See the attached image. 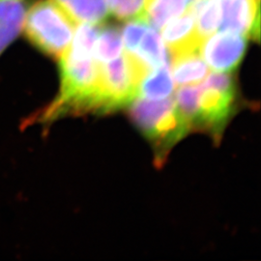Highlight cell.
Returning a JSON list of instances; mask_svg holds the SVG:
<instances>
[{"instance_id": "obj_16", "label": "cell", "mask_w": 261, "mask_h": 261, "mask_svg": "<svg viewBox=\"0 0 261 261\" xmlns=\"http://www.w3.org/2000/svg\"><path fill=\"white\" fill-rule=\"evenodd\" d=\"M109 9L116 19H140L147 0H107Z\"/></svg>"}, {"instance_id": "obj_10", "label": "cell", "mask_w": 261, "mask_h": 261, "mask_svg": "<svg viewBox=\"0 0 261 261\" xmlns=\"http://www.w3.org/2000/svg\"><path fill=\"white\" fill-rule=\"evenodd\" d=\"M173 88L174 83L169 65L161 66L143 77L138 89V97L148 100H163L169 98Z\"/></svg>"}, {"instance_id": "obj_4", "label": "cell", "mask_w": 261, "mask_h": 261, "mask_svg": "<svg viewBox=\"0 0 261 261\" xmlns=\"http://www.w3.org/2000/svg\"><path fill=\"white\" fill-rule=\"evenodd\" d=\"M220 29L258 41L260 37L259 0H221Z\"/></svg>"}, {"instance_id": "obj_15", "label": "cell", "mask_w": 261, "mask_h": 261, "mask_svg": "<svg viewBox=\"0 0 261 261\" xmlns=\"http://www.w3.org/2000/svg\"><path fill=\"white\" fill-rule=\"evenodd\" d=\"M200 93L199 86H183L178 89L175 95V105L180 112L191 123L192 127L196 119L198 98Z\"/></svg>"}, {"instance_id": "obj_5", "label": "cell", "mask_w": 261, "mask_h": 261, "mask_svg": "<svg viewBox=\"0 0 261 261\" xmlns=\"http://www.w3.org/2000/svg\"><path fill=\"white\" fill-rule=\"evenodd\" d=\"M162 30L163 39L169 48L171 57L200 51L203 41L196 32V17L189 7Z\"/></svg>"}, {"instance_id": "obj_2", "label": "cell", "mask_w": 261, "mask_h": 261, "mask_svg": "<svg viewBox=\"0 0 261 261\" xmlns=\"http://www.w3.org/2000/svg\"><path fill=\"white\" fill-rule=\"evenodd\" d=\"M247 40L248 38L241 34L221 30L220 33L206 38L200 47V55L215 72H231L244 58Z\"/></svg>"}, {"instance_id": "obj_18", "label": "cell", "mask_w": 261, "mask_h": 261, "mask_svg": "<svg viewBox=\"0 0 261 261\" xmlns=\"http://www.w3.org/2000/svg\"><path fill=\"white\" fill-rule=\"evenodd\" d=\"M194 0H187V2H188V4H189V6H190V4L193 2Z\"/></svg>"}, {"instance_id": "obj_17", "label": "cell", "mask_w": 261, "mask_h": 261, "mask_svg": "<svg viewBox=\"0 0 261 261\" xmlns=\"http://www.w3.org/2000/svg\"><path fill=\"white\" fill-rule=\"evenodd\" d=\"M149 24L143 19L129 20L123 28V41L126 53L133 54L140 44L142 35Z\"/></svg>"}, {"instance_id": "obj_7", "label": "cell", "mask_w": 261, "mask_h": 261, "mask_svg": "<svg viewBox=\"0 0 261 261\" xmlns=\"http://www.w3.org/2000/svg\"><path fill=\"white\" fill-rule=\"evenodd\" d=\"M130 55L135 56L149 72L168 64V50L165 43L158 30L150 25L142 35L137 49Z\"/></svg>"}, {"instance_id": "obj_12", "label": "cell", "mask_w": 261, "mask_h": 261, "mask_svg": "<svg viewBox=\"0 0 261 261\" xmlns=\"http://www.w3.org/2000/svg\"><path fill=\"white\" fill-rule=\"evenodd\" d=\"M75 22L103 23L109 11L105 0H55Z\"/></svg>"}, {"instance_id": "obj_14", "label": "cell", "mask_w": 261, "mask_h": 261, "mask_svg": "<svg viewBox=\"0 0 261 261\" xmlns=\"http://www.w3.org/2000/svg\"><path fill=\"white\" fill-rule=\"evenodd\" d=\"M122 53L120 30L114 25L101 27L94 44L92 55L98 63H106L117 58Z\"/></svg>"}, {"instance_id": "obj_9", "label": "cell", "mask_w": 261, "mask_h": 261, "mask_svg": "<svg viewBox=\"0 0 261 261\" xmlns=\"http://www.w3.org/2000/svg\"><path fill=\"white\" fill-rule=\"evenodd\" d=\"M173 105L174 101L170 98L163 100L140 98L130 107V118L146 136L159 118Z\"/></svg>"}, {"instance_id": "obj_11", "label": "cell", "mask_w": 261, "mask_h": 261, "mask_svg": "<svg viewBox=\"0 0 261 261\" xmlns=\"http://www.w3.org/2000/svg\"><path fill=\"white\" fill-rule=\"evenodd\" d=\"M189 7L187 0H147L140 19L161 30Z\"/></svg>"}, {"instance_id": "obj_8", "label": "cell", "mask_w": 261, "mask_h": 261, "mask_svg": "<svg viewBox=\"0 0 261 261\" xmlns=\"http://www.w3.org/2000/svg\"><path fill=\"white\" fill-rule=\"evenodd\" d=\"M207 73L208 66L200 51L172 57L171 75L178 85L198 84L205 79Z\"/></svg>"}, {"instance_id": "obj_1", "label": "cell", "mask_w": 261, "mask_h": 261, "mask_svg": "<svg viewBox=\"0 0 261 261\" xmlns=\"http://www.w3.org/2000/svg\"><path fill=\"white\" fill-rule=\"evenodd\" d=\"M75 28V20L55 0H40L27 11L22 30L31 45L59 59L70 47Z\"/></svg>"}, {"instance_id": "obj_3", "label": "cell", "mask_w": 261, "mask_h": 261, "mask_svg": "<svg viewBox=\"0 0 261 261\" xmlns=\"http://www.w3.org/2000/svg\"><path fill=\"white\" fill-rule=\"evenodd\" d=\"M200 93L194 126L203 128L220 138L233 109L236 91L199 86Z\"/></svg>"}, {"instance_id": "obj_13", "label": "cell", "mask_w": 261, "mask_h": 261, "mask_svg": "<svg viewBox=\"0 0 261 261\" xmlns=\"http://www.w3.org/2000/svg\"><path fill=\"white\" fill-rule=\"evenodd\" d=\"M189 8L196 17V32L204 41L220 27L222 19L221 0H194Z\"/></svg>"}, {"instance_id": "obj_6", "label": "cell", "mask_w": 261, "mask_h": 261, "mask_svg": "<svg viewBox=\"0 0 261 261\" xmlns=\"http://www.w3.org/2000/svg\"><path fill=\"white\" fill-rule=\"evenodd\" d=\"M28 0H0V56L22 31Z\"/></svg>"}]
</instances>
